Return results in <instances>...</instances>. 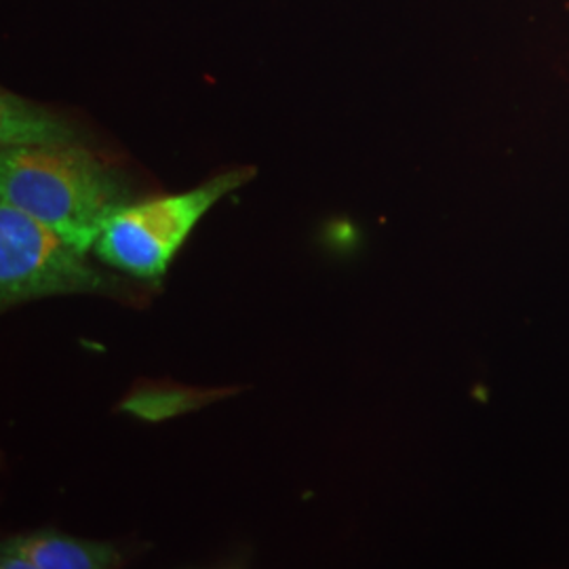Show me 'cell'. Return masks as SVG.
Listing matches in <instances>:
<instances>
[{"instance_id":"cell-1","label":"cell","mask_w":569,"mask_h":569,"mask_svg":"<svg viewBox=\"0 0 569 569\" xmlns=\"http://www.w3.org/2000/svg\"><path fill=\"white\" fill-rule=\"evenodd\" d=\"M131 199L121 173L81 142L2 148L0 201L49 226L82 253Z\"/></svg>"},{"instance_id":"cell-2","label":"cell","mask_w":569,"mask_h":569,"mask_svg":"<svg viewBox=\"0 0 569 569\" xmlns=\"http://www.w3.org/2000/svg\"><path fill=\"white\" fill-rule=\"evenodd\" d=\"M253 176V167L230 169L180 194L127 204L103 228L93 253L103 264L131 277H163L204 213Z\"/></svg>"},{"instance_id":"cell-3","label":"cell","mask_w":569,"mask_h":569,"mask_svg":"<svg viewBox=\"0 0 569 569\" xmlns=\"http://www.w3.org/2000/svg\"><path fill=\"white\" fill-rule=\"evenodd\" d=\"M129 284L108 277L56 230L0 201V305L4 310L51 296H117Z\"/></svg>"},{"instance_id":"cell-4","label":"cell","mask_w":569,"mask_h":569,"mask_svg":"<svg viewBox=\"0 0 569 569\" xmlns=\"http://www.w3.org/2000/svg\"><path fill=\"white\" fill-rule=\"evenodd\" d=\"M122 557L110 542L74 538L41 529L2 540V569H110L121 568Z\"/></svg>"},{"instance_id":"cell-5","label":"cell","mask_w":569,"mask_h":569,"mask_svg":"<svg viewBox=\"0 0 569 569\" xmlns=\"http://www.w3.org/2000/svg\"><path fill=\"white\" fill-rule=\"evenodd\" d=\"M0 140L4 146H39V143L79 142L77 133L60 119L47 114L16 96H2Z\"/></svg>"}]
</instances>
